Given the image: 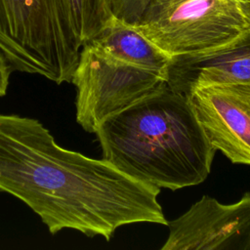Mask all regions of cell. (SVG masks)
I'll return each mask as SVG.
<instances>
[{"mask_svg":"<svg viewBox=\"0 0 250 250\" xmlns=\"http://www.w3.org/2000/svg\"><path fill=\"white\" fill-rule=\"evenodd\" d=\"M11 71L12 68L8 61L0 52V97H3L7 94L10 84Z\"/></svg>","mask_w":250,"mask_h":250,"instance_id":"obj_12","label":"cell"},{"mask_svg":"<svg viewBox=\"0 0 250 250\" xmlns=\"http://www.w3.org/2000/svg\"><path fill=\"white\" fill-rule=\"evenodd\" d=\"M95 134L104 160L137 181L172 190L202 183L216 152L188 97L167 83L105 119Z\"/></svg>","mask_w":250,"mask_h":250,"instance_id":"obj_2","label":"cell"},{"mask_svg":"<svg viewBox=\"0 0 250 250\" xmlns=\"http://www.w3.org/2000/svg\"><path fill=\"white\" fill-rule=\"evenodd\" d=\"M167 85L186 97L210 84H250V28L219 48L171 57L165 71Z\"/></svg>","mask_w":250,"mask_h":250,"instance_id":"obj_8","label":"cell"},{"mask_svg":"<svg viewBox=\"0 0 250 250\" xmlns=\"http://www.w3.org/2000/svg\"><path fill=\"white\" fill-rule=\"evenodd\" d=\"M70 29L83 47L113 17L107 0H60Z\"/></svg>","mask_w":250,"mask_h":250,"instance_id":"obj_10","label":"cell"},{"mask_svg":"<svg viewBox=\"0 0 250 250\" xmlns=\"http://www.w3.org/2000/svg\"><path fill=\"white\" fill-rule=\"evenodd\" d=\"M188 99L210 145L232 163L250 165V84L199 86Z\"/></svg>","mask_w":250,"mask_h":250,"instance_id":"obj_7","label":"cell"},{"mask_svg":"<svg viewBox=\"0 0 250 250\" xmlns=\"http://www.w3.org/2000/svg\"><path fill=\"white\" fill-rule=\"evenodd\" d=\"M134 25L175 57L224 46L250 28V21L240 0H148Z\"/></svg>","mask_w":250,"mask_h":250,"instance_id":"obj_4","label":"cell"},{"mask_svg":"<svg viewBox=\"0 0 250 250\" xmlns=\"http://www.w3.org/2000/svg\"><path fill=\"white\" fill-rule=\"evenodd\" d=\"M167 226L162 250H250V192L231 204L203 195Z\"/></svg>","mask_w":250,"mask_h":250,"instance_id":"obj_6","label":"cell"},{"mask_svg":"<svg viewBox=\"0 0 250 250\" xmlns=\"http://www.w3.org/2000/svg\"><path fill=\"white\" fill-rule=\"evenodd\" d=\"M71 83L76 88L77 123L95 133L108 117L123 111L166 84L160 72L122 62L86 43Z\"/></svg>","mask_w":250,"mask_h":250,"instance_id":"obj_5","label":"cell"},{"mask_svg":"<svg viewBox=\"0 0 250 250\" xmlns=\"http://www.w3.org/2000/svg\"><path fill=\"white\" fill-rule=\"evenodd\" d=\"M148 0H107L112 15L134 25Z\"/></svg>","mask_w":250,"mask_h":250,"instance_id":"obj_11","label":"cell"},{"mask_svg":"<svg viewBox=\"0 0 250 250\" xmlns=\"http://www.w3.org/2000/svg\"><path fill=\"white\" fill-rule=\"evenodd\" d=\"M81 49L60 0H0V52L12 70L71 82Z\"/></svg>","mask_w":250,"mask_h":250,"instance_id":"obj_3","label":"cell"},{"mask_svg":"<svg viewBox=\"0 0 250 250\" xmlns=\"http://www.w3.org/2000/svg\"><path fill=\"white\" fill-rule=\"evenodd\" d=\"M0 191L28 206L52 234L73 229L109 240L124 225L168 223L159 188L61 146L40 121L16 114L0 113Z\"/></svg>","mask_w":250,"mask_h":250,"instance_id":"obj_1","label":"cell"},{"mask_svg":"<svg viewBox=\"0 0 250 250\" xmlns=\"http://www.w3.org/2000/svg\"><path fill=\"white\" fill-rule=\"evenodd\" d=\"M240 4L244 15L250 21V0H240Z\"/></svg>","mask_w":250,"mask_h":250,"instance_id":"obj_13","label":"cell"},{"mask_svg":"<svg viewBox=\"0 0 250 250\" xmlns=\"http://www.w3.org/2000/svg\"><path fill=\"white\" fill-rule=\"evenodd\" d=\"M89 43L122 62L164 75L171 59L139 28L114 16Z\"/></svg>","mask_w":250,"mask_h":250,"instance_id":"obj_9","label":"cell"}]
</instances>
